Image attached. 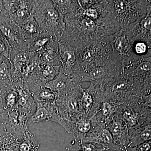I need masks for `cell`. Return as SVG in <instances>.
<instances>
[{
    "mask_svg": "<svg viewBox=\"0 0 151 151\" xmlns=\"http://www.w3.org/2000/svg\"><path fill=\"white\" fill-rule=\"evenodd\" d=\"M115 116L127 124L131 137L151 124V94L136 96L119 105Z\"/></svg>",
    "mask_w": 151,
    "mask_h": 151,
    "instance_id": "1",
    "label": "cell"
},
{
    "mask_svg": "<svg viewBox=\"0 0 151 151\" xmlns=\"http://www.w3.org/2000/svg\"><path fill=\"white\" fill-rule=\"evenodd\" d=\"M32 15L42 31L58 41L65 29L64 17L60 13L52 1H34Z\"/></svg>",
    "mask_w": 151,
    "mask_h": 151,
    "instance_id": "2",
    "label": "cell"
},
{
    "mask_svg": "<svg viewBox=\"0 0 151 151\" xmlns=\"http://www.w3.org/2000/svg\"><path fill=\"white\" fill-rule=\"evenodd\" d=\"M105 100L121 105L136 96H143L129 78L123 73L109 80L104 86Z\"/></svg>",
    "mask_w": 151,
    "mask_h": 151,
    "instance_id": "3",
    "label": "cell"
},
{
    "mask_svg": "<svg viewBox=\"0 0 151 151\" xmlns=\"http://www.w3.org/2000/svg\"><path fill=\"white\" fill-rule=\"evenodd\" d=\"M82 88L79 85L69 93L59 96L56 100L55 104L60 116L65 121L74 122L86 118L81 102Z\"/></svg>",
    "mask_w": 151,
    "mask_h": 151,
    "instance_id": "4",
    "label": "cell"
},
{
    "mask_svg": "<svg viewBox=\"0 0 151 151\" xmlns=\"http://www.w3.org/2000/svg\"><path fill=\"white\" fill-rule=\"evenodd\" d=\"M104 84L92 83L87 89L82 88L81 106L86 118H91L95 114L105 100Z\"/></svg>",
    "mask_w": 151,
    "mask_h": 151,
    "instance_id": "5",
    "label": "cell"
},
{
    "mask_svg": "<svg viewBox=\"0 0 151 151\" xmlns=\"http://www.w3.org/2000/svg\"><path fill=\"white\" fill-rule=\"evenodd\" d=\"M0 30L12 48L28 51L27 43L19 26L2 12L0 13Z\"/></svg>",
    "mask_w": 151,
    "mask_h": 151,
    "instance_id": "6",
    "label": "cell"
},
{
    "mask_svg": "<svg viewBox=\"0 0 151 151\" xmlns=\"http://www.w3.org/2000/svg\"><path fill=\"white\" fill-rule=\"evenodd\" d=\"M36 109L30 117L28 125L40 122H52L61 125L70 134V122L62 119L60 116L56 104L36 103Z\"/></svg>",
    "mask_w": 151,
    "mask_h": 151,
    "instance_id": "7",
    "label": "cell"
},
{
    "mask_svg": "<svg viewBox=\"0 0 151 151\" xmlns=\"http://www.w3.org/2000/svg\"><path fill=\"white\" fill-rule=\"evenodd\" d=\"M81 79L76 74L68 75L63 73L61 68L58 75L44 86L56 92L59 96L69 93L80 85Z\"/></svg>",
    "mask_w": 151,
    "mask_h": 151,
    "instance_id": "8",
    "label": "cell"
},
{
    "mask_svg": "<svg viewBox=\"0 0 151 151\" xmlns=\"http://www.w3.org/2000/svg\"><path fill=\"white\" fill-rule=\"evenodd\" d=\"M105 126L111 132L116 145L122 150H125L129 147L131 140L129 129L125 122L115 116Z\"/></svg>",
    "mask_w": 151,
    "mask_h": 151,
    "instance_id": "9",
    "label": "cell"
},
{
    "mask_svg": "<svg viewBox=\"0 0 151 151\" xmlns=\"http://www.w3.org/2000/svg\"><path fill=\"white\" fill-rule=\"evenodd\" d=\"M94 121V129L88 141V143L100 145L103 147L114 150H122L114 142L111 132L105 124L97 122L92 117Z\"/></svg>",
    "mask_w": 151,
    "mask_h": 151,
    "instance_id": "10",
    "label": "cell"
},
{
    "mask_svg": "<svg viewBox=\"0 0 151 151\" xmlns=\"http://www.w3.org/2000/svg\"><path fill=\"white\" fill-rule=\"evenodd\" d=\"M58 44L61 69L66 75H72L78 65V50L61 42Z\"/></svg>",
    "mask_w": 151,
    "mask_h": 151,
    "instance_id": "11",
    "label": "cell"
},
{
    "mask_svg": "<svg viewBox=\"0 0 151 151\" xmlns=\"http://www.w3.org/2000/svg\"><path fill=\"white\" fill-rule=\"evenodd\" d=\"M13 85L19 94L17 110L21 114L30 119L36 109V105L31 93L23 84H13Z\"/></svg>",
    "mask_w": 151,
    "mask_h": 151,
    "instance_id": "12",
    "label": "cell"
},
{
    "mask_svg": "<svg viewBox=\"0 0 151 151\" xmlns=\"http://www.w3.org/2000/svg\"><path fill=\"white\" fill-rule=\"evenodd\" d=\"M38 53L42 62L55 66H61L58 41L52 39L45 48Z\"/></svg>",
    "mask_w": 151,
    "mask_h": 151,
    "instance_id": "13",
    "label": "cell"
},
{
    "mask_svg": "<svg viewBox=\"0 0 151 151\" xmlns=\"http://www.w3.org/2000/svg\"><path fill=\"white\" fill-rule=\"evenodd\" d=\"M34 1H19L17 8L9 15L17 24L19 25L32 16Z\"/></svg>",
    "mask_w": 151,
    "mask_h": 151,
    "instance_id": "14",
    "label": "cell"
},
{
    "mask_svg": "<svg viewBox=\"0 0 151 151\" xmlns=\"http://www.w3.org/2000/svg\"><path fill=\"white\" fill-rule=\"evenodd\" d=\"M119 106L114 102L104 100L97 113L92 117L97 122L106 126L114 118Z\"/></svg>",
    "mask_w": 151,
    "mask_h": 151,
    "instance_id": "15",
    "label": "cell"
},
{
    "mask_svg": "<svg viewBox=\"0 0 151 151\" xmlns=\"http://www.w3.org/2000/svg\"><path fill=\"white\" fill-rule=\"evenodd\" d=\"M19 144L11 132L7 124L0 128V151H19Z\"/></svg>",
    "mask_w": 151,
    "mask_h": 151,
    "instance_id": "16",
    "label": "cell"
},
{
    "mask_svg": "<svg viewBox=\"0 0 151 151\" xmlns=\"http://www.w3.org/2000/svg\"><path fill=\"white\" fill-rule=\"evenodd\" d=\"M4 107L8 113L17 109L19 94L13 85L0 89Z\"/></svg>",
    "mask_w": 151,
    "mask_h": 151,
    "instance_id": "17",
    "label": "cell"
},
{
    "mask_svg": "<svg viewBox=\"0 0 151 151\" xmlns=\"http://www.w3.org/2000/svg\"><path fill=\"white\" fill-rule=\"evenodd\" d=\"M12 63L10 60L0 54V89L12 86Z\"/></svg>",
    "mask_w": 151,
    "mask_h": 151,
    "instance_id": "18",
    "label": "cell"
},
{
    "mask_svg": "<svg viewBox=\"0 0 151 151\" xmlns=\"http://www.w3.org/2000/svg\"><path fill=\"white\" fill-rule=\"evenodd\" d=\"M52 39L50 35L42 31L28 42V51L39 53L45 48Z\"/></svg>",
    "mask_w": 151,
    "mask_h": 151,
    "instance_id": "19",
    "label": "cell"
},
{
    "mask_svg": "<svg viewBox=\"0 0 151 151\" xmlns=\"http://www.w3.org/2000/svg\"><path fill=\"white\" fill-rule=\"evenodd\" d=\"M31 94L35 103L54 104L59 97L56 92L45 86H41Z\"/></svg>",
    "mask_w": 151,
    "mask_h": 151,
    "instance_id": "20",
    "label": "cell"
},
{
    "mask_svg": "<svg viewBox=\"0 0 151 151\" xmlns=\"http://www.w3.org/2000/svg\"><path fill=\"white\" fill-rule=\"evenodd\" d=\"M19 26L27 44L32 38L42 31L33 16Z\"/></svg>",
    "mask_w": 151,
    "mask_h": 151,
    "instance_id": "21",
    "label": "cell"
},
{
    "mask_svg": "<svg viewBox=\"0 0 151 151\" xmlns=\"http://www.w3.org/2000/svg\"><path fill=\"white\" fill-rule=\"evenodd\" d=\"M61 66H55L41 63L39 76L41 81L43 84L52 81L58 75Z\"/></svg>",
    "mask_w": 151,
    "mask_h": 151,
    "instance_id": "22",
    "label": "cell"
},
{
    "mask_svg": "<svg viewBox=\"0 0 151 151\" xmlns=\"http://www.w3.org/2000/svg\"><path fill=\"white\" fill-rule=\"evenodd\" d=\"M40 145L34 136L29 130L19 145V151H39Z\"/></svg>",
    "mask_w": 151,
    "mask_h": 151,
    "instance_id": "23",
    "label": "cell"
},
{
    "mask_svg": "<svg viewBox=\"0 0 151 151\" xmlns=\"http://www.w3.org/2000/svg\"><path fill=\"white\" fill-rule=\"evenodd\" d=\"M67 151H105L108 150L105 148H97L95 144L92 143L83 142L75 139L71 142L69 147L66 148Z\"/></svg>",
    "mask_w": 151,
    "mask_h": 151,
    "instance_id": "24",
    "label": "cell"
},
{
    "mask_svg": "<svg viewBox=\"0 0 151 151\" xmlns=\"http://www.w3.org/2000/svg\"><path fill=\"white\" fill-rule=\"evenodd\" d=\"M150 125H148L139 133L131 137V142L128 147L139 145L148 141L151 139ZM127 147V148H128Z\"/></svg>",
    "mask_w": 151,
    "mask_h": 151,
    "instance_id": "25",
    "label": "cell"
},
{
    "mask_svg": "<svg viewBox=\"0 0 151 151\" xmlns=\"http://www.w3.org/2000/svg\"><path fill=\"white\" fill-rule=\"evenodd\" d=\"M54 6L63 16L70 13L77 6V1H52Z\"/></svg>",
    "mask_w": 151,
    "mask_h": 151,
    "instance_id": "26",
    "label": "cell"
},
{
    "mask_svg": "<svg viewBox=\"0 0 151 151\" xmlns=\"http://www.w3.org/2000/svg\"><path fill=\"white\" fill-rule=\"evenodd\" d=\"M12 47L0 30V54L9 59Z\"/></svg>",
    "mask_w": 151,
    "mask_h": 151,
    "instance_id": "27",
    "label": "cell"
},
{
    "mask_svg": "<svg viewBox=\"0 0 151 151\" xmlns=\"http://www.w3.org/2000/svg\"><path fill=\"white\" fill-rule=\"evenodd\" d=\"M8 121V113L5 109L0 93V128L5 127Z\"/></svg>",
    "mask_w": 151,
    "mask_h": 151,
    "instance_id": "28",
    "label": "cell"
},
{
    "mask_svg": "<svg viewBox=\"0 0 151 151\" xmlns=\"http://www.w3.org/2000/svg\"><path fill=\"white\" fill-rule=\"evenodd\" d=\"M151 141H149L135 147H130L125 149V151H151Z\"/></svg>",
    "mask_w": 151,
    "mask_h": 151,
    "instance_id": "29",
    "label": "cell"
},
{
    "mask_svg": "<svg viewBox=\"0 0 151 151\" xmlns=\"http://www.w3.org/2000/svg\"><path fill=\"white\" fill-rule=\"evenodd\" d=\"M134 48L135 51L137 54H142L146 52L147 45L144 42H138L135 45Z\"/></svg>",
    "mask_w": 151,
    "mask_h": 151,
    "instance_id": "30",
    "label": "cell"
},
{
    "mask_svg": "<svg viewBox=\"0 0 151 151\" xmlns=\"http://www.w3.org/2000/svg\"><path fill=\"white\" fill-rule=\"evenodd\" d=\"M143 28L148 31L151 32V15L147 17V19H145L142 23Z\"/></svg>",
    "mask_w": 151,
    "mask_h": 151,
    "instance_id": "31",
    "label": "cell"
},
{
    "mask_svg": "<svg viewBox=\"0 0 151 151\" xmlns=\"http://www.w3.org/2000/svg\"><path fill=\"white\" fill-rule=\"evenodd\" d=\"M2 11V1H0V13Z\"/></svg>",
    "mask_w": 151,
    "mask_h": 151,
    "instance_id": "32",
    "label": "cell"
}]
</instances>
